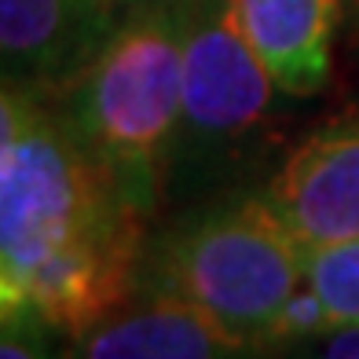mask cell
Wrapping results in <instances>:
<instances>
[{"mask_svg":"<svg viewBox=\"0 0 359 359\" xmlns=\"http://www.w3.org/2000/svg\"><path fill=\"white\" fill-rule=\"evenodd\" d=\"M147 231L55 103L0 92V308L85 334L136 293Z\"/></svg>","mask_w":359,"mask_h":359,"instance_id":"6da1fadb","label":"cell"},{"mask_svg":"<svg viewBox=\"0 0 359 359\" xmlns=\"http://www.w3.org/2000/svg\"><path fill=\"white\" fill-rule=\"evenodd\" d=\"M308 286V250L260 198L257 184L154 220L136 290L165 293L242 341L275 348L279 323Z\"/></svg>","mask_w":359,"mask_h":359,"instance_id":"7a4b0ae2","label":"cell"},{"mask_svg":"<svg viewBox=\"0 0 359 359\" xmlns=\"http://www.w3.org/2000/svg\"><path fill=\"white\" fill-rule=\"evenodd\" d=\"M184 100V0H154L121 26L88 74L55 103L125 202L154 224Z\"/></svg>","mask_w":359,"mask_h":359,"instance_id":"3957f363","label":"cell"},{"mask_svg":"<svg viewBox=\"0 0 359 359\" xmlns=\"http://www.w3.org/2000/svg\"><path fill=\"white\" fill-rule=\"evenodd\" d=\"M268 67L242 37L227 0H184V100L165 172V209L253 184L275 151Z\"/></svg>","mask_w":359,"mask_h":359,"instance_id":"277c9868","label":"cell"},{"mask_svg":"<svg viewBox=\"0 0 359 359\" xmlns=\"http://www.w3.org/2000/svg\"><path fill=\"white\" fill-rule=\"evenodd\" d=\"M304 250L359 238V114L312 128L257 184Z\"/></svg>","mask_w":359,"mask_h":359,"instance_id":"5b68a950","label":"cell"},{"mask_svg":"<svg viewBox=\"0 0 359 359\" xmlns=\"http://www.w3.org/2000/svg\"><path fill=\"white\" fill-rule=\"evenodd\" d=\"M121 19L100 0H0V70L4 88L59 103Z\"/></svg>","mask_w":359,"mask_h":359,"instance_id":"8992f818","label":"cell"},{"mask_svg":"<svg viewBox=\"0 0 359 359\" xmlns=\"http://www.w3.org/2000/svg\"><path fill=\"white\" fill-rule=\"evenodd\" d=\"M70 359H271V348L235 337L176 297L136 290L70 341Z\"/></svg>","mask_w":359,"mask_h":359,"instance_id":"52a82bcc","label":"cell"},{"mask_svg":"<svg viewBox=\"0 0 359 359\" xmlns=\"http://www.w3.org/2000/svg\"><path fill=\"white\" fill-rule=\"evenodd\" d=\"M227 8L283 95L308 100L326 88L345 0H227Z\"/></svg>","mask_w":359,"mask_h":359,"instance_id":"ba28073f","label":"cell"},{"mask_svg":"<svg viewBox=\"0 0 359 359\" xmlns=\"http://www.w3.org/2000/svg\"><path fill=\"white\" fill-rule=\"evenodd\" d=\"M308 286L334 326L359 323V238L308 250Z\"/></svg>","mask_w":359,"mask_h":359,"instance_id":"9c48e42d","label":"cell"},{"mask_svg":"<svg viewBox=\"0 0 359 359\" xmlns=\"http://www.w3.org/2000/svg\"><path fill=\"white\" fill-rule=\"evenodd\" d=\"M70 341L34 304L0 308V359H70Z\"/></svg>","mask_w":359,"mask_h":359,"instance_id":"30bf717a","label":"cell"},{"mask_svg":"<svg viewBox=\"0 0 359 359\" xmlns=\"http://www.w3.org/2000/svg\"><path fill=\"white\" fill-rule=\"evenodd\" d=\"M271 359H359V323L271 348Z\"/></svg>","mask_w":359,"mask_h":359,"instance_id":"8fae6325","label":"cell"},{"mask_svg":"<svg viewBox=\"0 0 359 359\" xmlns=\"http://www.w3.org/2000/svg\"><path fill=\"white\" fill-rule=\"evenodd\" d=\"M100 4H107L118 19H125V15H133V11H140V8H147V4H154V0H100Z\"/></svg>","mask_w":359,"mask_h":359,"instance_id":"7c38bea8","label":"cell"},{"mask_svg":"<svg viewBox=\"0 0 359 359\" xmlns=\"http://www.w3.org/2000/svg\"><path fill=\"white\" fill-rule=\"evenodd\" d=\"M352 11H355V19H359V0H352Z\"/></svg>","mask_w":359,"mask_h":359,"instance_id":"4fadbf2b","label":"cell"}]
</instances>
